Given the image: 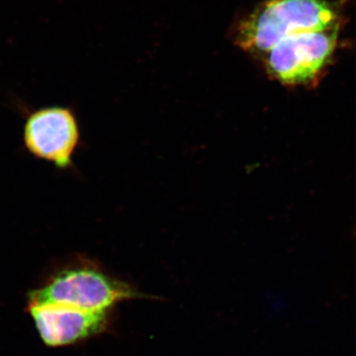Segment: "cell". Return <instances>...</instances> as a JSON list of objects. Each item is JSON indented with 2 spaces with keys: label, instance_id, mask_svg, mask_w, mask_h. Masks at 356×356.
Segmentation results:
<instances>
[{
  "label": "cell",
  "instance_id": "6da1fadb",
  "mask_svg": "<svg viewBox=\"0 0 356 356\" xmlns=\"http://www.w3.org/2000/svg\"><path fill=\"white\" fill-rule=\"evenodd\" d=\"M341 23V9L327 0H267L241 22L236 42L243 50L264 56L289 35Z\"/></svg>",
  "mask_w": 356,
  "mask_h": 356
},
{
  "label": "cell",
  "instance_id": "5b68a950",
  "mask_svg": "<svg viewBox=\"0 0 356 356\" xmlns=\"http://www.w3.org/2000/svg\"><path fill=\"white\" fill-rule=\"evenodd\" d=\"M79 136L74 115L58 107L35 112L25 126V143L29 151L60 168L70 165Z\"/></svg>",
  "mask_w": 356,
  "mask_h": 356
},
{
  "label": "cell",
  "instance_id": "277c9868",
  "mask_svg": "<svg viewBox=\"0 0 356 356\" xmlns=\"http://www.w3.org/2000/svg\"><path fill=\"white\" fill-rule=\"evenodd\" d=\"M28 310L42 341L51 348L70 346L106 329L108 313L51 303H29Z\"/></svg>",
  "mask_w": 356,
  "mask_h": 356
},
{
  "label": "cell",
  "instance_id": "3957f363",
  "mask_svg": "<svg viewBox=\"0 0 356 356\" xmlns=\"http://www.w3.org/2000/svg\"><path fill=\"white\" fill-rule=\"evenodd\" d=\"M341 25L285 37L262 56L266 72L285 86L317 83L332 64Z\"/></svg>",
  "mask_w": 356,
  "mask_h": 356
},
{
  "label": "cell",
  "instance_id": "7a4b0ae2",
  "mask_svg": "<svg viewBox=\"0 0 356 356\" xmlns=\"http://www.w3.org/2000/svg\"><path fill=\"white\" fill-rule=\"evenodd\" d=\"M139 297V293L126 283L110 277L95 267L81 266L56 274L44 286L30 294L29 303L58 304L108 313L117 304Z\"/></svg>",
  "mask_w": 356,
  "mask_h": 356
}]
</instances>
